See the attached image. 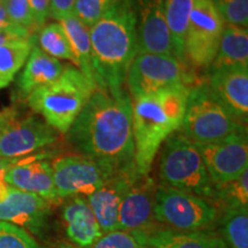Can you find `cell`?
Returning <instances> with one entry per match:
<instances>
[{"mask_svg": "<svg viewBox=\"0 0 248 248\" xmlns=\"http://www.w3.org/2000/svg\"><path fill=\"white\" fill-rule=\"evenodd\" d=\"M66 136L79 155L113 172L135 168L132 99L128 91L110 94L95 90Z\"/></svg>", "mask_w": 248, "mask_h": 248, "instance_id": "1", "label": "cell"}, {"mask_svg": "<svg viewBox=\"0 0 248 248\" xmlns=\"http://www.w3.org/2000/svg\"><path fill=\"white\" fill-rule=\"evenodd\" d=\"M90 39L97 89L119 94L138 52L135 0H116L90 28Z\"/></svg>", "mask_w": 248, "mask_h": 248, "instance_id": "2", "label": "cell"}, {"mask_svg": "<svg viewBox=\"0 0 248 248\" xmlns=\"http://www.w3.org/2000/svg\"><path fill=\"white\" fill-rule=\"evenodd\" d=\"M190 90L188 84H177L133 100L135 168L140 175L150 173L164 140L181 128Z\"/></svg>", "mask_w": 248, "mask_h": 248, "instance_id": "3", "label": "cell"}, {"mask_svg": "<svg viewBox=\"0 0 248 248\" xmlns=\"http://www.w3.org/2000/svg\"><path fill=\"white\" fill-rule=\"evenodd\" d=\"M95 90L78 68L66 66L57 79L33 90L27 99L49 126L66 135Z\"/></svg>", "mask_w": 248, "mask_h": 248, "instance_id": "4", "label": "cell"}, {"mask_svg": "<svg viewBox=\"0 0 248 248\" xmlns=\"http://www.w3.org/2000/svg\"><path fill=\"white\" fill-rule=\"evenodd\" d=\"M160 185L187 192L210 201L214 185L197 145L179 131L173 132L161 146Z\"/></svg>", "mask_w": 248, "mask_h": 248, "instance_id": "5", "label": "cell"}, {"mask_svg": "<svg viewBox=\"0 0 248 248\" xmlns=\"http://www.w3.org/2000/svg\"><path fill=\"white\" fill-rule=\"evenodd\" d=\"M246 126L226 109L207 85H195L190 90L185 114L178 131L195 145H207L223 140Z\"/></svg>", "mask_w": 248, "mask_h": 248, "instance_id": "6", "label": "cell"}, {"mask_svg": "<svg viewBox=\"0 0 248 248\" xmlns=\"http://www.w3.org/2000/svg\"><path fill=\"white\" fill-rule=\"evenodd\" d=\"M154 219L176 231L209 230L217 221V209L208 200L187 192L157 185Z\"/></svg>", "mask_w": 248, "mask_h": 248, "instance_id": "7", "label": "cell"}, {"mask_svg": "<svg viewBox=\"0 0 248 248\" xmlns=\"http://www.w3.org/2000/svg\"><path fill=\"white\" fill-rule=\"evenodd\" d=\"M190 78L186 64L173 55L138 53L130 64L125 84L135 100L169 86L188 84Z\"/></svg>", "mask_w": 248, "mask_h": 248, "instance_id": "8", "label": "cell"}, {"mask_svg": "<svg viewBox=\"0 0 248 248\" xmlns=\"http://www.w3.org/2000/svg\"><path fill=\"white\" fill-rule=\"evenodd\" d=\"M225 22L213 0H195L184 43L186 62L195 68L213 63Z\"/></svg>", "mask_w": 248, "mask_h": 248, "instance_id": "9", "label": "cell"}, {"mask_svg": "<svg viewBox=\"0 0 248 248\" xmlns=\"http://www.w3.org/2000/svg\"><path fill=\"white\" fill-rule=\"evenodd\" d=\"M51 164L55 190L61 200L75 195L89 197L115 175L106 167L83 155L60 156Z\"/></svg>", "mask_w": 248, "mask_h": 248, "instance_id": "10", "label": "cell"}, {"mask_svg": "<svg viewBox=\"0 0 248 248\" xmlns=\"http://www.w3.org/2000/svg\"><path fill=\"white\" fill-rule=\"evenodd\" d=\"M214 187L231 183L248 170L246 130L233 133L223 140L197 145Z\"/></svg>", "mask_w": 248, "mask_h": 248, "instance_id": "11", "label": "cell"}, {"mask_svg": "<svg viewBox=\"0 0 248 248\" xmlns=\"http://www.w3.org/2000/svg\"><path fill=\"white\" fill-rule=\"evenodd\" d=\"M57 139L58 132L39 117L14 120L0 133V157L21 159L54 144Z\"/></svg>", "mask_w": 248, "mask_h": 248, "instance_id": "12", "label": "cell"}, {"mask_svg": "<svg viewBox=\"0 0 248 248\" xmlns=\"http://www.w3.org/2000/svg\"><path fill=\"white\" fill-rule=\"evenodd\" d=\"M156 184L150 175L137 173L121 201L117 230L146 232L153 226Z\"/></svg>", "mask_w": 248, "mask_h": 248, "instance_id": "13", "label": "cell"}, {"mask_svg": "<svg viewBox=\"0 0 248 248\" xmlns=\"http://www.w3.org/2000/svg\"><path fill=\"white\" fill-rule=\"evenodd\" d=\"M135 8L137 15V54L173 55L171 36L164 16L163 0H135Z\"/></svg>", "mask_w": 248, "mask_h": 248, "instance_id": "14", "label": "cell"}, {"mask_svg": "<svg viewBox=\"0 0 248 248\" xmlns=\"http://www.w3.org/2000/svg\"><path fill=\"white\" fill-rule=\"evenodd\" d=\"M207 85L240 122L248 115V66L209 67Z\"/></svg>", "mask_w": 248, "mask_h": 248, "instance_id": "15", "label": "cell"}, {"mask_svg": "<svg viewBox=\"0 0 248 248\" xmlns=\"http://www.w3.org/2000/svg\"><path fill=\"white\" fill-rule=\"evenodd\" d=\"M5 179L11 187L38 195L51 204L61 201L55 190L52 164L44 156L16 159L6 172Z\"/></svg>", "mask_w": 248, "mask_h": 248, "instance_id": "16", "label": "cell"}, {"mask_svg": "<svg viewBox=\"0 0 248 248\" xmlns=\"http://www.w3.org/2000/svg\"><path fill=\"white\" fill-rule=\"evenodd\" d=\"M51 207L47 200L38 195L9 186L6 197L0 200V221L38 233L45 225Z\"/></svg>", "mask_w": 248, "mask_h": 248, "instance_id": "17", "label": "cell"}, {"mask_svg": "<svg viewBox=\"0 0 248 248\" xmlns=\"http://www.w3.org/2000/svg\"><path fill=\"white\" fill-rule=\"evenodd\" d=\"M137 173L136 168L117 172L108 178L100 188L86 197L102 233L117 230L121 201Z\"/></svg>", "mask_w": 248, "mask_h": 248, "instance_id": "18", "label": "cell"}, {"mask_svg": "<svg viewBox=\"0 0 248 248\" xmlns=\"http://www.w3.org/2000/svg\"><path fill=\"white\" fill-rule=\"evenodd\" d=\"M62 208V219L67 237L79 248H90L101 237L100 225L85 197L67 198Z\"/></svg>", "mask_w": 248, "mask_h": 248, "instance_id": "19", "label": "cell"}, {"mask_svg": "<svg viewBox=\"0 0 248 248\" xmlns=\"http://www.w3.org/2000/svg\"><path fill=\"white\" fill-rule=\"evenodd\" d=\"M132 233L145 248H228L221 235L209 230L176 231L160 229Z\"/></svg>", "mask_w": 248, "mask_h": 248, "instance_id": "20", "label": "cell"}, {"mask_svg": "<svg viewBox=\"0 0 248 248\" xmlns=\"http://www.w3.org/2000/svg\"><path fill=\"white\" fill-rule=\"evenodd\" d=\"M64 67L60 60L49 57L35 44L17 78L18 91L28 97L33 90L57 79Z\"/></svg>", "mask_w": 248, "mask_h": 248, "instance_id": "21", "label": "cell"}, {"mask_svg": "<svg viewBox=\"0 0 248 248\" xmlns=\"http://www.w3.org/2000/svg\"><path fill=\"white\" fill-rule=\"evenodd\" d=\"M60 24L66 31L74 54L76 58V67L82 71L91 84L97 89L94 67H93L92 46L90 39V28L85 26L75 14L62 18Z\"/></svg>", "mask_w": 248, "mask_h": 248, "instance_id": "22", "label": "cell"}, {"mask_svg": "<svg viewBox=\"0 0 248 248\" xmlns=\"http://www.w3.org/2000/svg\"><path fill=\"white\" fill-rule=\"evenodd\" d=\"M222 66H248L247 28L225 24L218 51L209 67Z\"/></svg>", "mask_w": 248, "mask_h": 248, "instance_id": "23", "label": "cell"}, {"mask_svg": "<svg viewBox=\"0 0 248 248\" xmlns=\"http://www.w3.org/2000/svg\"><path fill=\"white\" fill-rule=\"evenodd\" d=\"M195 0H163L164 16L171 36L173 55L186 63L184 43Z\"/></svg>", "mask_w": 248, "mask_h": 248, "instance_id": "24", "label": "cell"}, {"mask_svg": "<svg viewBox=\"0 0 248 248\" xmlns=\"http://www.w3.org/2000/svg\"><path fill=\"white\" fill-rule=\"evenodd\" d=\"M33 45L35 38L31 36L28 39L16 40L0 47V91L13 82L26 63Z\"/></svg>", "mask_w": 248, "mask_h": 248, "instance_id": "25", "label": "cell"}, {"mask_svg": "<svg viewBox=\"0 0 248 248\" xmlns=\"http://www.w3.org/2000/svg\"><path fill=\"white\" fill-rule=\"evenodd\" d=\"M219 232L228 248H248V207L223 210Z\"/></svg>", "mask_w": 248, "mask_h": 248, "instance_id": "26", "label": "cell"}, {"mask_svg": "<svg viewBox=\"0 0 248 248\" xmlns=\"http://www.w3.org/2000/svg\"><path fill=\"white\" fill-rule=\"evenodd\" d=\"M38 47L49 57L57 60L73 62L76 67V58L63 27L59 23H49L43 26L37 37Z\"/></svg>", "mask_w": 248, "mask_h": 248, "instance_id": "27", "label": "cell"}, {"mask_svg": "<svg viewBox=\"0 0 248 248\" xmlns=\"http://www.w3.org/2000/svg\"><path fill=\"white\" fill-rule=\"evenodd\" d=\"M213 201H216L223 210L248 207V170L235 181L214 187V195L209 202Z\"/></svg>", "mask_w": 248, "mask_h": 248, "instance_id": "28", "label": "cell"}, {"mask_svg": "<svg viewBox=\"0 0 248 248\" xmlns=\"http://www.w3.org/2000/svg\"><path fill=\"white\" fill-rule=\"evenodd\" d=\"M0 248H40L35 238L20 226L0 221Z\"/></svg>", "mask_w": 248, "mask_h": 248, "instance_id": "29", "label": "cell"}, {"mask_svg": "<svg viewBox=\"0 0 248 248\" xmlns=\"http://www.w3.org/2000/svg\"><path fill=\"white\" fill-rule=\"evenodd\" d=\"M225 24L248 27V0H213Z\"/></svg>", "mask_w": 248, "mask_h": 248, "instance_id": "30", "label": "cell"}, {"mask_svg": "<svg viewBox=\"0 0 248 248\" xmlns=\"http://www.w3.org/2000/svg\"><path fill=\"white\" fill-rule=\"evenodd\" d=\"M116 0H77L74 14L88 28H91L106 14Z\"/></svg>", "mask_w": 248, "mask_h": 248, "instance_id": "31", "label": "cell"}, {"mask_svg": "<svg viewBox=\"0 0 248 248\" xmlns=\"http://www.w3.org/2000/svg\"><path fill=\"white\" fill-rule=\"evenodd\" d=\"M5 9L9 22L31 31L36 28L29 0H5Z\"/></svg>", "mask_w": 248, "mask_h": 248, "instance_id": "32", "label": "cell"}, {"mask_svg": "<svg viewBox=\"0 0 248 248\" xmlns=\"http://www.w3.org/2000/svg\"><path fill=\"white\" fill-rule=\"evenodd\" d=\"M90 248H145L132 232L114 230L104 233Z\"/></svg>", "mask_w": 248, "mask_h": 248, "instance_id": "33", "label": "cell"}, {"mask_svg": "<svg viewBox=\"0 0 248 248\" xmlns=\"http://www.w3.org/2000/svg\"><path fill=\"white\" fill-rule=\"evenodd\" d=\"M31 37V31L26 28H22L16 24L9 23L7 26L0 28V47L9 43L16 42V40L28 39Z\"/></svg>", "mask_w": 248, "mask_h": 248, "instance_id": "34", "label": "cell"}, {"mask_svg": "<svg viewBox=\"0 0 248 248\" xmlns=\"http://www.w3.org/2000/svg\"><path fill=\"white\" fill-rule=\"evenodd\" d=\"M77 0H49V16L59 22L68 15L74 14Z\"/></svg>", "mask_w": 248, "mask_h": 248, "instance_id": "35", "label": "cell"}, {"mask_svg": "<svg viewBox=\"0 0 248 248\" xmlns=\"http://www.w3.org/2000/svg\"><path fill=\"white\" fill-rule=\"evenodd\" d=\"M36 28H42L49 16V0H29Z\"/></svg>", "mask_w": 248, "mask_h": 248, "instance_id": "36", "label": "cell"}, {"mask_svg": "<svg viewBox=\"0 0 248 248\" xmlns=\"http://www.w3.org/2000/svg\"><path fill=\"white\" fill-rule=\"evenodd\" d=\"M16 159H5V157H0V200H2L7 194L9 185L6 183V172L11 168Z\"/></svg>", "mask_w": 248, "mask_h": 248, "instance_id": "37", "label": "cell"}, {"mask_svg": "<svg viewBox=\"0 0 248 248\" xmlns=\"http://www.w3.org/2000/svg\"><path fill=\"white\" fill-rule=\"evenodd\" d=\"M17 113L14 108H6V109L0 110V133L4 130L9 123L16 120Z\"/></svg>", "mask_w": 248, "mask_h": 248, "instance_id": "38", "label": "cell"}, {"mask_svg": "<svg viewBox=\"0 0 248 248\" xmlns=\"http://www.w3.org/2000/svg\"><path fill=\"white\" fill-rule=\"evenodd\" d=\"M7 14H6V9H5V2H0V28L7 26L9 24Z\"/></svg>", "mask_w": 248, "mask_h": 248, "instance_id": "39", "label": "cell"}]
</instances>
